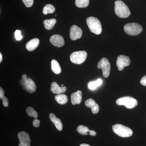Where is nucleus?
Here are the masks:
<instances>
[{
    "label": "nucleus",
    "mask_w": 146,
    "mask_h": 146,
    "mask_svg": "<svg viewBox=\"0 0 146 146\" xmlns=\"http://www.w3.org/2000/svg\"><path fill=\"white\" fill-rule=\"evenodd\" d=\"M115 14L120 18H127L130 16L129 9L122 1L117 0L115 2Z\"/></svg>",
    "instance_id": "f257e3e1"
},
{
    "label": "nucleus",
    "mask_w": 146,
    "mask_h": 146,
    "mask_svg": "<svg viewBox=\"0 0 146 146\" xmlns=\"http://www.w3.org/2000/svg\"><path fill=\"white\" fill-rule=\"evenodd\" d=\"M86 22L91 32L97 35L101 33L102 25L98 18L94 17H89L86 19Z\"/></svg>",
    "instance_id": "f03ea898"
},
{
    "label": "nucleus",
    "mask_w": 146,
    "mask_h": 146,
    "mask_svg": "<svg viewBox=\"0 0 146 146\" xmlns=\"http://www.w3.org/2000/svg\"><path fill=\"white\" fill-rule=\"evenodd\" d=\"M112 128L113 131L120 137L127 138L133 134V131L130 128L123 125L117 124L112 126Z\"/></svg>",
    "instance_id": "7ed1b4c3"
},
{
    "label": "nucleus",
    "mask_w": 146,
    "mask_h": 146,
    "mask_svg": "<svg viewBox=\"0 0 146 146\" xmlns=\"http://www.w3.org/2000/svg\"><path fill=\"white\" fill-rule=\"evenodd\" d=\"M20 84L24 90L29 93H34L36 90V85L34 81L30 78H27L26 74L22 76Z\"/></svg>",
    "instance_id": "20e7f679"
},
{
    "label": "nucleus",
    "mask_w": 146,
    "mask_h": 146,
    "mask_svg": "<svg viewBox=\"0 0 146 146\" xmlns=\"http://www.w3.org/2000/svg\"><path fill=\"white\" fill-rule=\"evenodd\" d=\"M124 30L127 34L132 36L138 35L143 31V27L136 23H129L124 27Z\"/></svg>",
    "instance_id": "39448f33"
},
{
    "label": "nucleus",
    "mask_w": 146,
    "mask_h": 146,
    "mask_svg": "<svg viewBox=\"0 0 146 146\" xmlns=\"http://www.w3.org/2000/svg\"><path fill=\"white\" fill-rule=\"evenodd\" d=\"M116 103L118 105L124 106L129 109L134 108L138 105L137 100L130 96L121 97L117 100Z\"/></svg>",
    "instance_id": "423d86ee"
},
{
    "label": "nucleus",
    "mask_w": 146,
    "mask_h": 146,
    "mask_svg": "<svg viewBox=\"0 0 146 146\" xmlns=\"http://www.w3.org/2000/svg\"><path fill=\"white\" fill-rule=\"evenodd\" d=\"M87 56V52L85 51H76L70 55V59L72 63L79 65L85 61Z\"/></svg>",
    "instance_id": "0eeeda50"
},
{
    "label": "nucleus",
    "mask_w": 146,
    "mask_h": 146,
    "mask_svg": "<svg viewBox=\"0 0 146 146\" xmlns=\"http://www.w3.org/2000/svg\"><path fill=\"white\" fill-rule=\"evenodd\" d=\"M98 68L102 69L103 75L105 78H108L110 74L111 66L109 60L106 58H103L98 63Z\"/></svg>",
    "instance_id": "6e6552de"
},
{
    "label": "nucleus",
    "mask_w": 146,
    "mask_h": 146,
    "mask_svg": "<svg viewBox=\"0 0 146 146\" xmlns=\"http://www.w3.org/2000/svg\"><path fill=\"white\" fill-rule=\"evenodd\" d=\"M130 63V60L129 58L127 56L121 55L117 57V60L116 61L117 66L118 70L122 71L123 70L125 67L129 66Z\"/></svg>",
    "instance_id": "1a4fd4ad"
},
{
    "label": "nucleus",
    "mask_w": 146,
    "mask_h": 146,
    "mask_svg": "<svg viewBox=\"0 0 146 146\" xmlns=\"http://www.w3.org/2000/svg\"><path fill=\"white\" fill-rule=\"evenodd\" d=\"M18 137L20 142L19 146H31V140L28 133L25 131H21L18 133Z\"/></svg>",
    "instance_id": "9d476101"
},
{
    "label": "nucleus",
    "mask_w": 146,
    "mask_h": 146,
    "mask_svg": "<svg viewBox=\"0 0 146 146\" xmlns=\"http://www.w3.org/2000/svg\"><path fill=\"white\" fill-rule=\"evenodd\" d=\"M82 35V31L80 28L74 25L70 29V37L72 40L80 39Z\"/></svg>",
    "instance_id": "9b49d317"
},
{
    "label": "nucleus",
    "mask_w": 146,
    "mask_h": 146,
    "mask_svg": "<svg viewBox=\"0 0 146 146\" xmlns=\"http://www.w3.org/2000/svg\"><path fill=\"white\" fill-rule=\"evenodd\" d=\"M50 43L55 46L61 47L65 44V41L63 37L59 35H54L50 39Z\"/></svg>",
    "instance_id": "f8f14e48"
},
{
    "label": "nucleus",
    "mask_w": 146,
    "mask_h": 146,
    "mask_svg": "<svg viewBox=\"0 0 146 146\" xmlns=\"http://www.w3.org/2000/svg\"><path fill=\"white\" fill-rule=\"evenodd\" d=\"M85 105L86 107L91 108L92 112L94 114H97L99 111V106L93 99L90 98L86 100L85 102Z\"/></svg>",
    "instance_id": "ddd939ff"
},
{
    "label": "nucleus",
    "mask_w": 146,
    "mask_h": 146,
    "mask_svg": "<svg viewBox=\"0 0 146 146\" xmlns=\"http://www.w3.org/2000/svg\"><path fill=\"white\" fill-rule=\"evenodd\" d=\"M77 131L81 135L89 134L91 136H95L97 134L96 132L95 131L90 130L87 127L83 125L78 126L77 128Z\"/></svg>",
    "instance_id": "4468645a"
},
{
    "label": "nucleus",
    "mask_w": 146,
    "mask_h": 146,
    "mask_svg": "<svg viewBox=\"0 0 146 146\" xmlns=\"http://www.w3.org/2000/svg\"><path fill=\"white\" fill-rule=\"evenodd\" d=\"M66 86H60L55 82H53L51 85L50 90L53 94H59L65 93L67 91Z\"/></svg>",
    "instance_id": "2eb2a0df"
},
{
    "label": "nucleus",
    "mask_w": 146,
    "mask_h": 146,
    "mask_svg": "<svg viewBox=\"0 0 146 146\" xmlns=\"http://www.w3.org/2000/svg\"><path fill=\"white\" fill-rule=\"evenodd\" d=\"M71 102L73 105L79 104L81 103L82 100V93L81 91H78L73 93L71 96Z\"/></svg>",
    "instance_id": "dca6fc26"
},
{
    "label": "nucleus",
    "mask_w": 146,
    "mask_h": 146,
    "mask_svg": "<svg viewBox=\"0 0 146 146\" xmlns=\"http://www.w3.org/2000/svg\"><path fill=\"white\" fill-rule=\"evenodd\" d=\"M50 120L53 123L56 127L58 131H61L63 129V124L61 123V120L59 118L56 117V115L53 113H50L49 115Z\"/></svg>",
    "instance_id": "f3484780"
},
{
    "label": "nucleus",
    "mask_w": 146,
    "mask_h": 146,
    "mask_svg": "<svg viewBox=\"0 0 146 146\" xmlns=\"http://www.w3.org/2000/svg\"><path fill=\"white\" fill-rule=\"evenodd\" d=\"M39 44V39L37 38H34L27 43L26 48L29 51H33L37 48Z\"/></svg>",
    "instance_id": "a211bd4d"
},
{
    "label": "nucleus",
    "mask_w": 146,
    "mask_h": 146,
    "mask_svg": "<svg viewBox=\"0 0 146 146\" xmlns=\"http://www.w3.org/2000/svg\"><path fill=\"white\" fill-rule=\"evenodd\" d=\"M55 99L58 103L61 105L65 104L68 102V98L65 94H57L55 96Z\"/></svg>",
    "instance_id": "6ab92c4d"
},
{
    "label": "nucleus",
    "mask_w": 146,
    "mask_h": 146,
    "mask_svg": "<svg viewBox=\"0 0 146 146\" xmlns=\"http://www.w3.org/2000/svg\"><path fill=\"white\" fill-rule=\"evenodd\" d=\"M52 70L54 74H59L61 72V69L57 60L53 59L51 61Z\"/></svg>",
    "instance_id": "aec40b11"
},
{
    "label": "nucleus",
    "mask_w": 146,
    "mask_h": 146,
    "mask_svg": "<svg viewBox=\"0 0 146 146\" xmlns=\"http://www.w3.org/2000/svg\"><path fill=\"white\" fill-rule=\"evenodd\" d=\"M56 23V21L55 19L52 18L49 20H45L44 21L43 23L45 29L48 30H51L54 27V25Z\"/></svg>",
    "instance_id": "412c9836"
},
{
    "label": "nucleus",
    "mask_w": 146,
    "mask_h": 146,
    "mask_svg": "<svg viewBox=\"0 0 146 146\" xmlns=\"http://www.w3.org/2000/svg\"><path fill=\"white\" fill-rule=\"evenodd\" d=\"M26 111L27 114L29 116L31 117H33L35 118L34 121H39V120L37 119L38 117V114L34 108L31 107H28L27 108Z\"/></svg>",
    "instance_id": "4be33fe9"
},
{
    "label": "nucleus",
    "mask_w": 146,
    "mask_h": 146,
    "mask_svg": "<svg viewBox=\"0 0 146 146\" xmlns=\"http://www.w3.org/2000/svg\"><path fill=\"white\" fill-rule=\"evenodd\" d=\"M102 83V80L101 79H98L96 81L89 82L88 86L89 89L94 90L96 89L97 87L100 86Z\"/></svg>",
    "instance_id": "5701e85b"
},
{
    "label": "nucleus",
    "mask_w": 146,
    "mask_h": 146,
    "mask_svg": "<svg viewBox=\"0 0 146 146\" xmlns=\"http://www.w3.org/2000/svg\"><path fill=\"white\" fill-rule=\"evenodd\" d=\"M55 11V7L51 4H47L45 5L43 8V13L44 15H47L48 13H52Z\"/></svg>",
    "instance_id": "b1692460"
},
{
    "label": "nucleus",
    "mask_w": 146,
    "mask_h": 146,
    "mask_svg": "<svg viewBox=\"0 0 146 146\" xmlns=\"http://www.w3.org/2000/svg\"><path fill=\"white\" fill-rule=\"evenodd\" d=\"M89 0H76L75 5L79 8H85L89 5Z\"/></svg>",
    "instance_id": "393cba45"
},
{
    "label": "nucleus",
    "mask_w": 146,
    "mask_h": 146,
    "mask_svg": "<svg viewBox=\"0 0 146 146\" xmlns=\"http://www.w3.org/2000/svg\"><path fill=\"white\" fill-rule=\"evenodd\" d=\"M5 91L1 87H0V99L2 100L3 104L5 107L8 106L9 102L8 99L5 96Z\"/></svg>",
    "instance_id": "a878e982"
},
{
    "label": "nucleus",
    "mask_w": 146,
    "mask_h": 146,
    "mask_svg": "<svg viewBox=\"0 0 146 146\" xmlns=\"http://www.w3.org/2000/svg\"><path fill=\"white\" fill-rule=\"evenodd\" d=\"M25 5L27 7L32 6L34 2V0H22Z\"/></svg>",
    "instance_id": "bb28decb"
},
{
    "label": "nucleus",
    "mask_w": 146,
    "mask_h": 146,
    "mask_svg": "<svg viewBox=\"0 0 146 146\" xmlns=\"http://www.w3.org/2000/svg\"><path fill=\"white\" fill-rule=\"evenodd\" d=\"M15 36L16 40H18V41L21 40L23 37V36L21 35V31L18 30L15 31Z\"/></svg>",
    "instance_id": "cd10ccee"
},
{
    "label": "nucleus",
    "mask_w": 146,
    "mask_h": 146,
    "mask_svg": "<svg viewBox=\"0 0 146 146\" xmlns=\"http://www.w3.org/2000/svg\"><path fill=\"white\" fill-rule=\"evenodd\" d=\"M141 84L143 86H146V75L144 76L142 78H141Z\"/></svg>",
    "instance_id": "c85d7f7f"
},
{
    "label": "nucleus",
    "mask_w": 146,
    "mask_h": 146,
    "mask_svg": "<svg viewBox=\"0 0 146 146\" xmlns=\"http://www.w3.org/2000/svg\"><path fill=\"white\" fill-rule=\"evenodd\" d=\"M2 55L1 53H0V63L1 62V61H2Z\"/></svg>",
    "instance_id": "c756f323"
},
{
    "label": "nucleus",
    "mask_w": 146,
    "mask_h": 146,
    "mask_svg": "<svg viewBox=\"0 0 146 146\" xmlns=\"http://www.w3.org/2000/svg\"><path fill=\"white\" fill-rule=\"evenodd\" d=\"M80 146H91L89 145L86 144H82L80 145Z\"/></svg>",
    "instance_id": "7c9ffc66"
},
{
    "label": "nucleus",
    "mask_w": 146,
    "mask_h": 146,
    "mask_svg": "<svg viewBox=\"0 0 146 146\" xmlns=\"http://www.w3.org/2000/svg\"><path fill=\"white\" fill-rule=\"evenodd\" d=\"M61 86H63V84H61Z\"/></svg>",
    "instance_id": "2f4dec72"
}]
</instances>
